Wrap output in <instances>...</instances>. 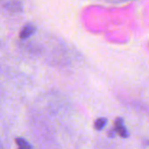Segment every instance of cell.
<instances>
[{"mask_svg":"<svg viewBox=\"0 0 149 149\" xmlns=\"http://www.w3.org/2000/svg\"><path fill=\"white\" fill-rule=\"evenodd\" d=\"M113 133L114 135L118 134V136H120L122 138H128L130 136L128 129H127L125 122L122 118H118L114 122V127H113Z\"/></svg>","mask_w":149,"mask_h":149,"instance_id":"1","label":"cell"},{"mask_svg":"<svg viewBox=\"0 0 149 149\" xmlns=\"http://www.w3.org/2000/svg\"><path fill=\"white\" fill-rule=\"evenodd\" d=\"M36 32V28L32 24H27L26 26H24L23 29L21 30V33H19V38L23 40H26L28 38H30L34 33Z\"/></svg>","mask_w":149,"mask_h":149,"instance_id":"2","label":"cell"},{"mask_svg":"<svg viewBox=\"0 0 149 149\" xmlns=\"http://www.w3.org/2000/svg\"><path fill=\"white\" fill-rule=\"evenodd\" d=\"M4 7L10 13H19L22 10V4L17 0H10L7 1L6 4H4Z\"/></svg>","mask_w":149,"mask_h":149,"instance_id":"3","label":"cell"},{"mask_svg":"<svg viewBox=\"0 0 149 149\" xmlns=\"http://www.w3.org/2000/svg\"><path fill=\"white\" fill-rule=\"evenodd\" d=\"M15 142H17V149H33L32 145L24 138L19 137V138L15 139Z\"/></svg>","mask_w":149,"mask_h":149,"instance_id":"4","label":"cell"},{"mask_svg":"<svg viewBox=\"0 0 149 149\" xmlns=\"http://www.w3.org/2000/svg\"><path fill=\"white\" fill-rule=\"evenodd\" d=\"M106 124H107V118H99L95 120V123H94V128H95V130H97V131H101L105 128Z\"/></svg>","mask_w":149,"mask_h":149,"instance_id":"5","label":"cell"},{"mask_svg":"<svg viewBox=\"0 0 149 149\" xmlns=\"http://www.w3.org/2000/svg\"><path fill=\"white\" fill-rule=\"evenodd\" d=\"M144 146H145V149H149V140H146L144 142Z\"/></svg>","mask_w":149,"mask_h":149,"instance_id":"6","label":"cell"}]
</instances>
